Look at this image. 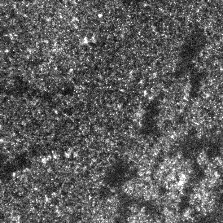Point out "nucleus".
Listing matches in <instances>:
<instances>
[{
	"label": "nucleus",
	"instance_id": "nucleus-1",
	"mask_svg": "<svg viewBox=\"0 0 223 223\" xmlns=\"http://www.w3.org/2000/svg\"><path fill=\"white\" fill-rule=\"evenodd\" d=\"M195 165L191 157L178 149L160 158L151 177L163 190L185 194L196 180Z\"/></svg>",
	"mask_w": 223,
	"mask_h": 223
},
{
	"label": "nucleus",
	"instance_id": "nucleus-2",
	"mask_svg": "<svg viewBox=\"0 0 223 223\" xmlns=\"http://www.w3.org/2000/svg\"><path fill=\"white\" fill-rule=\"evenodd\" d=\"M124 189L131 197L145 201H154L163 190L151 176L141 175L126 183Z\"/></svg>",
	"mask_w": 223,
	"mask_h": 223
}]
</instances>
